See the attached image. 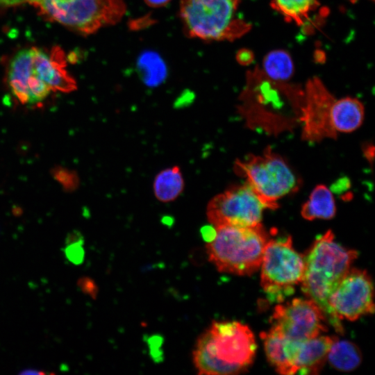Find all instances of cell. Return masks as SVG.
Masks as SVG:
<instances>
[{
    "mask_svg": "<svg viewBox=\"0 0 375 375\" xmlns=\"http://www.w3.org/2000/svg\"><path fill=\"white\" fill-rule=\"evenodd\" d=\"M256 350L248 326L236 321L213 322L197 339L193 363L199 375L237 374L251 365Z\"/></svg>",
    "mask_w": 375,
    "mask_h": 375,
    "instance_id": "6da1fadb",
    "label": "cell"
},
{
    "mask_svg": "<svg viewBox=\"0 0 375 375\" xmlns=\"http://www.w3.org/2000/svg\"><path fill=\"white\" fill-rule=\"evenodd\" d=\"M357 257L356 251L348 249L335 241L331 230L318 237L303 256L301 290L317 303L326 322L339 333H343L344 328L341 320L328 305V297Z\"/></svg>",
    "mask_w": 375,
    "mask_h": 375,
    "instance_id": "7a4b0ae2",
    "label": "cell"
},
{
    "mask_svg": "<svg viewBox=\"0 0 375 375\" xmlns=\"http://www.w3.org/2000/svg\"><path fill=\"white\" fill-rule=\"evenodd\" d=\"M22 6L83 35L117 24L126 12L124 0H0V12Z\"/></svg>",
    "mask_w": 375,
    "mask_h": 375,
    "instance_id": "3957f363",
    "label": "cell"
},
{
    "mask_svg": "<svg viewBox=\"0 0 375 375\" xmlns=\"http://www.w3.org/2000/svg\"><path fill=\"white\" fill-rule=\"evenodd\" d=\"M268 240L262 224L253 227L217 226L206 249L209 260L220 272L251 275L260 268Z\"/></svg>",
    "mask_w": 375,
    "mask_h": 375,
    "instance_id": "277c9868",
    "label": "cell"
},
{
    "mask_svg": "<svg viewBox=\"0 0 375 375\" xmlns=\"http://www.w3.org/2000/svg\"><path fill=\"white\" fill-rule=\"evenodd\" d=\"M241 0H181L179 15L187 36L205 41H233L251 28L237 17Z\"/></svg>",
    "mask_w": 375,
    "mask_h": 375,
    "instance_id": "5b68a950",
    "label": "cell"
},
{
    "mask_svg": "<svg viewBox=\"0 0 375 375\" xmlns=\"http://www.w3.org/2000/svg\"><path fill=\"white\" fill-rule=\"evenodd\" d=\"M234 169L244 177L260 201L269 209L278 207V201L296 192L299 181L286 161L270 147L261 155L250 154L244 160H236Z\"/></svg>",
    "mask_w": 375,
    "mask_h": 375,
    "instance_id": "8992f818",
    "label": "cell"
},
{
    "mask_svg": "<svg viewBox=\"0 0 375 375\" xmlns=\"http://www.w3.org/2000/svg\"><path fill=\"white\" fill-rule=\"evenodd\" d=\"M260 284L272 302L282 303L301 283L303 256L296 251L290 236L269 240L260 264Z\"/></svg>",
    "mask_w": 375,
    "mask_h": 375,
    "instance_id": "52a82bcc",
    "label": "cell"
},
{
    "mask_svg": "<svg viewBox=\"0 0 375 375\" xmlns=\"http://www.w3.org/2000/svg\"><path fill=\"white\" fill-rule=\"evenodd\" d=\"M267 208L247 184L234 185L215 196L208 203L206 215L214 226L232 225L253 227L261 224Z\"/></svg>",
    "mask_w": 375,
    "mask_h": 375,
    "instance_id": "ba28073f",
    "label": "cell"
},
{
    "mask_svg": "<svg viewBox=\"0 0 375 375\" xmlns=\"http://www.w3.org/2000/svg\"><path fill=\"white\" fill-rule=\"evenodd\" d=\"M328 305L340 320L374 313V285L368 273L350 267L330 294Z\"/></svg>",
    "mask_w": 375,
    "mask_h": 375,
    "instance_id": "9c48e42d",
    "label": "cell"
},
{
    "mask_svg": "<svg viewBox=\"0 0 375 375\" xmlns=\"http://www.w3.org/2000/svg\"><path fill=\"white\" fill-rule=\"evenodd\" d=\"M334 96L317 76L310 78L303 89L299 121L302 124V139L308 142L335 138L337 133L331 119Z\"/></svg>",
    "mask_w": 375,
    "mask_h": 375,
    "instance_id": "30bf717a",
    "label": "cell"
},
{
    "mask_svg": "<svg viewBox=\"0 0 375 375\" xmlns=\"http://www.w3.org/2000/svg\"><path fill=\"white\" fill-rule=\"evenodd\" d=\"M272 321L285 338L292 342H302L327 330L322 311L310 299L296 298L285 304H278Z\"/></svg>",
    "mask_w": 375,
    "mask_h": 375,
    "instance_id": "8fae6325",
    "label": "cell"
},
{
    "mask_svg": "<svg viewBox=\"0 0 375 375\" xmlns=\"http://www.w3.org/2000/svg\"><path fill=\"white\" fill-rule=\"evenodd\" d=\"M6 81L13 97L28 106L42 105L52 92L37 68L32 47L18 51L10 59Z\"/></svg>",
    "mask_w": 375,
    "mask_h": 375,
    "instance_id": "7c38bea8",
    "label": "cell"
},
{
    "mask_svg": "<svg viewBox=\"0 0 375 375\" xmlns=\"http://www.w3.org/2000/svg\"><path fill=\"white\" fill-rule=\"evenodd\" d=\"M337 337L318 335L296 342L292 362L295 373L317 374L327 360L328 351Z\"/></svg>",
    "mask_w": 375,
    "mask_h": 375,
    "instance_id": "4fadbf2b",
    "label": "cell"
},
{
    "mask_svg": "<svg viewBox=\"0 0 375 375\" xmlns=\"http://www.w3.org/2000/svg\"><path fill=\"white\" fill-rule=\"evenodd\" d=\"M364 117V106L356 98L347 97L335 100L331 108V124L337 133L356 131L362 125Z\"/></svg>",
    "mask_w": 375,
    "mask_h": 375,
    "instance_id": "5bb4252c",
    "label": "cell"
},
{
    "mask_svg": "<svg viewBox=\"0 0 375 375\" xmlns=\"http://www.w3.org/2000/svg\"><path fill=\"white\" fill-rule=\"evenodd\" d=\"M270 6L283 17L288 22H292L310 33V23H313L312 15L320 8L318 0H272Z\"/></svg>",
    "mask_w": 375,
    "mask_h": 375,
    "instance_id": "9a60e30c",
    "label": "cell"
},
{
    "mask_svg": "<svg viewBox=\"0 0 375 375\" xmlns=\"http://www.w3.org/2000/svg\"><path fill=\"white\" fill-rule=\"evenodd\" d=\"M260 338L263 341L267 358L276 371L284 375L294 374L286 352L287 340L278 328L272 325L268 331L260 333Z\"/></svg>",
    "mask_w": 375,
    "mask_h": 375,
    "instance_id": "2e32d148",
    "label": "cell"
},
{
    "mask_svg": "<svg viewBox=\"0 0 375 375\" xmlns=\"http://www.w3.org/2000/svg\"><path fill=\"white\" fill-rule=\"evenodd\" d=\"M335 212L336 206L332 192L324 185H318L313 189L301 210V216L307 220L330 219Z\"/></svg>",
    "mask_w": 375,
    "mask_h": 375,
    "instance_id": "e0dca14e",
    "label": "cell"
},
{
    "mask_svg": "<svg viewBox=\"0 0 375 375\" xmlns=\"http://www.w3.org/2000/svg\"><path fill=\"white\" fill-rule=\"evenodd\" d=\"M136 69L141 80L149 87L160 85L167 76V67L164 60L153 50H144L138 56Z\"/></svg>",
    "mask_w": 375,
    "mask_h": 375,
    "instance_id": "ac0fdd59",
    "label": "cell"
},
{
    "mask_svg": "<svg viewBox=\"0 0 375 375\" xmlns=\"http://www.w3.org/2000/svg\"><path fill=\"white\" fill-rule=\"evenodd\" d=\"M184 188V179L178 166L160 171L153 181V192L156 199L164 203L175 200Z\"/></svg>",
    "mask_w": 375,
    "mask_h": 375,
    "instance_id": "d6986e66",
    "label": "cell"
},
{
    "mask_svg": "<svg viewBox=\"0 0 375 375\" xmlns=\"http://www.w3.org/2000/svg\"><path fill=\"white\" fill-rule=\"evenodd\" d=\"M327 360L333 368L349 372L359 366L362 355L356 344L349 340H339L336 338L328 351Z\"/></svg>",
    "mask_w": 375,
    "mask_h": 375,
    "instance_id": "ffe728a7",
    "label": "cell"
},
{
    "mask_svg": "<svg viewBox=\"0 0 375 375\" xmlns=\"http://www.w3.org/2000/svg\"><path fill=\"white\" fill-rule=\"evenodd\" d=\"M260 69L269 79L286 83L292 76L294 68L290 54L283 49H276L265 55Z\"/></svg>",
    "mask_w": 375,
    "mask_h": 375,
    "instance_id": "44dd1931",
    "label": "cell"
},
{
    "mask_svg": "<svg viewBox=\"0 0 375 375\" xmlns=\"http://www.w3.org/2000/svg\"><path fill=\"white\" fill-rule=\"evenodd\" d=\"M153 24V19L149 15L130 21L128 25L131 30H140Z\"/></svg>",
    "mask_w": 375,
    "mask_h": 375,
    "instance_id": "7402d4cb",
    "label": "cell"
},
{
    "mask_svg": "<svg viewBox=\"0 0 375 375\" xmlns=\"http://www.w3.org/2000/svg\"><path fill=\"white\" fill-rule=\"evenodd\" d=\"M236 60L240 65H249L253 60V53L249 49H241L236 53Z\"/></svg>",
    "mask_w": 375,
    "mask_h": 375,
    "instance_id": "603a6c76",
    "label": "cell"
},
{
    "mask_svg": "<svg viewBox=\"0 0 375 375\" xmlns=\"http://www.w3.org/2000/svg\"><path fill=\"white\" fill-rule=\"evenodd\" d=\"M170 0H144L145 3L150 7L159 8L167 5Z\"/></svg>",
    "mask_w": 375,
    "mask_h": 375,
    "instance_id": "cb8c5ba5",
    "label": "cell"
},
{
    "mask_svg": "<svg viewBox=\"0 0 375 375\" xmlns=\"http://www.w3.org/2000/svg\"><path fill=\"white\" fill-rule=\"evenodd\" d=\"M364 154L365 157L372 163L374 158V147L370 146L369 144L365 147L364 150Z\"/></svg>",
    "mask_w": 375,
    "mask_h": 375,
    "instance_id": "d4e9b609",
    "label": "cell"
},
{
    "mask_svg": "<svg viewBox=\"0 0 375 375\" xmlns=\"http://www.w3.org/2000/svg\"><path fill=\"white\" fill-rule=\"evenodd\" d=\"M349 1H350L351 3H356V2H357L358 0H349ZM372 1H374V0H372Z\"/></svg>",
    "mask_w": 375,
    "mask_h": 375,
    "instance_id": "484cf974",
    "label": "cell"
}]
</instances>
